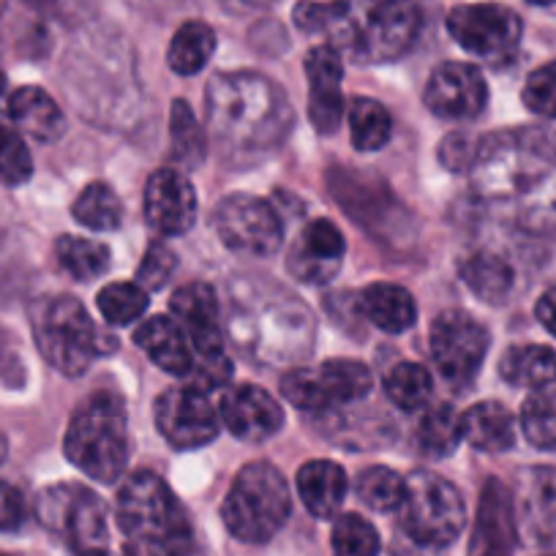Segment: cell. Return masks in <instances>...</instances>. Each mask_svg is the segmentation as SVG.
<instances>
[{
    "label": "cell",
    "mask_w": 556,
    "mask_h": 556,
    "mask_svg": "<svg viewBox=\"0 0 556 556\" xmlns=\"http://www.w3.org/2000/svg\"><path fill=\"white\" fill-rule=\"evenodd\" d=\"M472 189L491 211L518 229H556V146L538 128L500 131L480 139L469 162Z\"/></svg>",
    "instance_id": "1"
},
{
    "label": "cell",
    "mask_w": 556,
    "mask_h": 556,
    "mask_svg": "<svg viewBox=\"0 0 556 556\" xmlns=\"http://www.w3.org/2000/svg\"><path fill=\"white\" fill-rule=\"evenodd\" d=\"M207 121L222 146L267 151L290 128L285 93L260 74H218L207 85Z\"/></svg>",
    "instance_id": "2"
},
{
    "label": "cell",
    "mask_w": 556,
    "mask_h": 556,
    "mask_svg": "<svg viewBox=\"0 0 556 556\" xmlns=\"http://www.w3.org/2000/svg\"><path fill=\"white\" fill-rule=\"evenodd\" d=\"M117 523L148 556H197L194 527L167 483L153 472H137L117 494Z\"/></svg>",
    "instance_id": "3"
},
{
    "label": "cell",
    "mask_w": 556,
    "mask_h": 556,
    "mask_svg": "<svg viewBox=\"0 0 556 556\" xmlns=\"http://www.w3.org/2000/svg\"><path fill=\"white\" fill-rule=\"evenodd\" d=\"M420 30L412 0H350L346 14L330 30V45L357 63H390L404 55Z\"/></svg>",
    "instance_id": "4"
},
{
    "label": "cell",
    "mask_w": 556,
    "mask_h": 556,
    "mask_svg": "<svg viewBox=\"0 0 556 556\" xmlns=\"http://www.w3.org/2000/svg\"><path fill=\"white\" fill-rule=\"evenodd\" d=\"M66 458L99 483H115L126 472L131 440L123 401L115 393H93L74 412L66 431Z\"/></svg>",
    "instance_id": "5"
},
{
    "label": "cell",
    "mask_w": 556,
    "mask_h": 556,
    "mask_svg": "<svg viewBox=\"0 0 556 556\" xmlns=\"http://www.w3.org/2000/svg\"><path fill=\"white\" fill-rule=\"evenodd\" d=\"M290 510V485L281 469L267 462H254L240 469L222 505L224 523L243 543H267L285 527Z\"/></svg>",
    "instance_id": "6"
},
{
    "label": "cell",
    "mask_w": 556,
    "mask_h": 556,
    "mask_svg": "<svg viewBox=\"0 0 556 556\" xmlns=\"http://www.w3.org/2000/svg\"><path fill=\"white\" fill-rule=\"evenodd\" d=\"M30 325L36 346L55 371L66 377L88 371L96 355V328L77 298H41L30 308Z\"/></svg>",
    "instance_id": "7"
},
{
    "label": "cell",
    "mask_w": 556,
    "mask_h": 556,
    "mask_svg": "<svg viewBox=\"0 0 556 556\" xmlns=\"http://www.w3.org/2000/svg\"><path fill=\"white\" fill-rule=\"evenodd\" d=\"M173 317L189 336L194 350V371H191V388L211 393L222 388L232 377V363L224 352L222 325H218V301L216 292L207 285H186L173 295Z\"/></svg>",
    "instance_id": "8"
},
{
    "label": "cell",
    "mask_w": 556,
    "mask_h": 556,
    "mask_svg": "<svg viewBox=\"0 0 556 556\" xmlns=\"http://www.w3.org/2000/svg\"><path fill=\"white\" fill-rule=\"evenodd\" d=\"M401 529L426 548H445L467 523V505L453 483L431 472H412L406 478L399 507Z\"/></svg>",
    "instance_id": "9"
},
{
    "label": "cell",
    "mask_w": 556,
    "mask_h": 556,
    "mask_svg": "<svg viewBox=\"0 0 556 556\" xmlns=\"http://www.w3.org/2000/svg\"><path fill=\"white\" fill-rule=\"evenodd\" d=\"M36 510L41 523L61 534L77 556L106 548L110 532H106L104 502L90 489L74 483L52 485L41 491Z\"/></svg>",
    "instance_id": "10"
},
{
    "label": "cell",
    "mask_w": 556,
    "mask_h": 556,
    "mask_svg": "<svg viewBox=\"0 0 556 556\" xmlns=\"http://www.w3.org/2000/svg\"><path fill=\"white\" fill-rule=\"evenodd\" d=\"M371 371L361 361L323 363L319 368H295L281 379V393L303 412H323L336 404H355L371 393Z\"/></svg>",
    "instance_id": "11"
},
{
    "label": "cell",
    "mask_w": 556,
    "mask_h": 556,
    "mask_svg": "<svg viewBox=\"0 0 556 556\" xmlns=\"http://www.w3.org/2000/svg\"><path fill=\"white\" fill-rule=\"evenodd\" d=\"M521 17L502 3H464L447 14V34L469 55L505 63L521 45Z\"/></svg>",
    "instance_id": "12"
},
{
    "label": "cell",
    "mask_w": 556,
    "mask_h": 556,
    "mask_svg": "<svg viewBox=\"0 0 556 556\" xmlns=\"http://www.w3.org/2000/svg\"><path fill=\"white\" fill-rule=\"evenodd\" d=\"M431 357L453 388L464 390L489 355V330L467 312H445L431 325Z\"/></svg>",
    "instance_id": "13"
},
{
    "label": "cell",
    "mask_w": 556,
    "mask_h": 556,
    "mask_svg": "<svg viewBox=\"0 0 556 556\" xmlns=\"http://www.w3.org/2000/svg\"><path fill=\"white\" fill-rule=\"evenodd\" d=\"M213 227L229 251L245 256H270L281 245V218L251 194H229L213 213Z\"/></svg>",
    "instance_id": "14"
},
{
    "label": "cell",
    "mask_w": 556,
    "mask_h": 556,
    "mask_svg": "<svg viewBox=\"0 0 556 556\" xmlns=\"http://www.w3.org/2000/svg\"><path fill=\"white\" fill-rule=\"evenodd\" d=\"M156 426L173 447L197 451L216 440L222 429V415L202 390L173 388L159 395Z\"/></svg>",
    "instance_id": "15"
},
{
    "label": "cell",
    "mask_w": 556,
    "mask_h": 556,
    "mask_svg": "<svg viewBox=\"0 0 556 556\" xmlns=\"http://www.w3.org/2000/svg\"><path fill=\"white\" fill-rule=\"evenodd\" d=\"M518 538L540 551H556V469H521L513 494Z\"/></svg>",
    "instance_id": "16"
},
{
    "label": "cell",
    "mask_w": 556,
    "mask_h": 556,
    "mask_svg": "<svg viewBox=\"0 0 556 556\" xmlns=\"http://www.w3.org/2000/svg\"><path fill=\"white\" fill-rule=\"evenodd\" d=\"M489 104V85L472 63H442L426 83V106L445 121H472Z\"/></svg>",
    "instance_id": "17"
},
{
    "label": "cell",
    "mask_w": 556,
    "mask_h": 556,
    "mask_svg": "<svg viewBox=\"0 0 556 556\" xmlns=\"http://www.w3.org/2000/svg\"><path fill=\"white\" fill-rule=\"evenodd\" d=\"M308 117L319 134H333L344 121V58L333 45L314 47L306 55Z\"/></svg>",
    "instance_id": "18"
},
{
    "label": "cell",
    "mask_w": 556,
    "mask_h": 556,
    "mask_svg": "<svg viewBox=\"0 0 556 556\" xmlns=\"http://www.w3.org/2000/svg\"><path fill=\"white\" fill-rule=\"evenodd\" d=\"M146 218L159 235H186L197 218V191L180 169H156L146 184Z\"/></svg>",
    "instance_id": "19"
},
{
    "label": "cell",
    "mask_w": 556,
    "mask_h": 556,
    "mask_svg": "<svg viewBox=\"0 0 556 556\" xmlns=\"http://www.w3.org/2000/svg\"><path fill=\"white\" fill-rule=\"evenodd\" d=\"M222 424L243 442H265L285 426V409L267 390L238 384L224 393L218 406Z\"/></svg>",
    "instance_id": "20"
},
{
    "label": "cell",
    "mask_w": 556,
    "mask_h": 556,
    "mask_svg": "<svg viewBox=\"0 0 556 556\" xmlns=\"http://www.w3.org/2000/svg\"><path fill=\"white\" fill-rule=\"evenodd\" d=\"M344 251L346 243L339 227L328 218H317L303 229L298 243L292 245L287 265L292 276L306 285H328L344 262Z\"/></svg>",
    "instance_id": "21"
},
{
    "label": "cell",
    "mask_w": 556,
    "mask_h": 556,
    "mask_svg": "<svg viewBox=\"0 0 556 556\" xmlns=\"http://www.w3.org/2000/svg\"><path fill=\"white\" fill-rule=\"evenodd\" d=\"M516 518H513V496L496 480H489L480 496L478 523H475L469 556H510L516 545Z\"/></svg>",
    "instance_id": "22"
},
{
    "label": "cell",
    "mask_w": 556,
    "mask_h": 556,
    "mask_svg": "<svg viewBox=\"0 0 556 556\" xmlns=\"http://www.w3.org/2000/svg\"><path fill=\"white\" fill-rule=\"evenodd\" d=\"M134 341L162 371L186 379L194 371V350L175 317H151L139 325Z\"/></svg>",
    "instance_id": "23"
},
{
    "label": "cell",
    "mask_w": 556,
    "mask_h": 556,
    "mask_svg": "<svg viewBox=\"0 0 556 556\" xmlns=\"http://www.w3.org/2000/svg\"><path fill=\"white\" fill-rule=\"evenodd\" d=\"M298 494L314 518H333L346 496V472L336 462L303 464L298 472Z\"/></svg>",
    "instance_id": "24"
},
{
    "label": "cell",
    "mask_w": 556,
    "mask_h": 556,
    "mask_svg": "<svg viewBox=\"0 0 556 556\" xmlns=\"http://www.w3.org/2000/svg\"><path fill=\"white\" fill-rule=\"evenodd\" d=\"M7 112L14 126L39 142H52L63 131V112L47 90L36 85L17 88L7 101Z\"/></svg>",
    "instance_id": "25"
},
{
    "label": "cell",
    "mask_w": 556,
    "mask_h": 556,
    "mask_svg": "<svg viewBox=\"0 0 556 556\" xmlns=\"http://www.w3.org/2000/svg\"><path fill=\"white\" fill-rule=\"evenodd\" d=\"M361 312L374 328L384 333H404L415 325L417 303L404 287L371 285L361 292Z\"/></svg>",
    "instance_id": "26"
},
{
    "label": "cell",
    "mask_w": 556,
    "mask_h": 556,
    "mask_svg": "<svg viewBox=\"0 0 556 556\" xmlns=\"http://www.w3.org/2000/svg\"><path fill=\"white\" fill-rule=\"evenodd\" d=\"M464 440L483 453H505L516 445V420L496 401H480L464 415Z\"/></svg>",
    "instance_id": "27"
},
{
    "label": "cell",
    "mask_w": 556,
    "mask_h": 556,
    "mask_svg": "<svg viewBox=\"0 0 556 556\" xmlns=\"http://www.w3.org/2000/svg\"><path fill=\"white\" fill-rule=\"evenodd\" d=\"M464 285L469 292L480 298V301L491 303H505L510 298L513 285H516V273H513L510 262L505 256L494 254V251H475L458 267Z\"/></svg>",
    "instance_id": "28"
},
{
    "label": "cell",
    "mask_w": 556,
    "mask_h": 556,
    "mask_svg": "<svg viewBox=\"0 0 556 556\" xmlns=\"http://www.w3.org/2000/svg\"><path fill=\"white\" fill-rule=\"evenodd\" d=\"M500 374L513 388H543L556 379V352L543 344L510 346L500 361Z\"/></svg>",
    "instance_id": "29"
},
{
    "label": "cell",
    "mask_w": 556,
    "mask_h": 556,
    "mask_svg": "<svg viewBox=\"0 0 556 556\" xmlns=\"http://www.w3.org/2000/svg\"><path fill=\"white\" fill-rule=\"evenodd\" d=\"M216 52V30L202 20H191L175 30L167 50V63L180 77L202 72Z\"/></svg>",
    "instance_id": "30"
},
{
    "label": "cell",
    "mask_w": 556,
    "mask_h": 556,
    "mask_svg": "<svg viewBox=\"0 0 556 556\" xmlns=\"http://www.w3.org/2000/svg\"><path fill=\"white\" fill-rule=\"evenodd\" d=\"M464 440V415H458L451 404H440L429 409L417 426V445L426 456L445 458L456 453Z\"/></svg>",
    "instance_id": "31"
},
{
    "label": "cell",
    "mask_w": 556,
    "mask_h": 556,
    "mask_svg": "<svg viewBox=\"0 0 556 556\" xmlns=\"http://www.w3.org/2000/svg\"><path fill=\"white\" fill-rule=\"evenodd\" d=\"M523 437L540 451H556V379L534 388L521 409Z\"/></svg>",
    "instance_id": "32"
},
{
    "label": "cell",
    "mask_w": 556,
    "mask_h": 556,
    "mask_svg": "<svg viewBox=\"0 0 556 556\" xmlns=\"http://www.w3.org/2000/svg\"><path fill=\"white\" fill-rule=\"evenodd\" d=\"M58 265L77 281H93L110 267V249L93 238L63 235L55 243Z\"/></svg>",
    "instance_id": "33"
},
{
    "label": "cell",
    "mask_w": 556,
    "mask_h": 556,
    "mask_svg": "<svg viewBox=\"0 0 556 556\" xmlns=\"http://www.w3.org/2000/svg\"><path fill=\"white\" fill-rule=\"evenodd\" d=\"M74 218L93 232H112L123 222V205L106 184L85 186L74 202Z\"/></svg>",
    "instance_id": "34"
},
{
    "label": "cell",
    "mask_w": 556,
    "mask_h": 556,
    "mask_svg": "<svg viewBox=\"0 0 556 556\" xmlns=\"http://www.w3.org/2000/svg\"><path fill=\"white\" fill-rule=\"evenodd\" d=\"M352 146L363 153L379 151L390 139V115L377 99H355L350 106Z\"/></svg>",
    "instance_id": "35"
},
{
    "label": "cell",
    "mask_w": 556,
    "mask_h": 556,
    "mask_svg": "<svg viewBox=\"0 0 556 556\" xmlns=\"http://www.w3.org/2000/svg\"><path fill=\"white\" fill-rule=\"evenodd\" d=\"M431 390H434L431 374L420 363H399L384 377V393L399 409H420L431 399Z\"/></svg>",
    "instance_id": "36"
},
{
    "label": "cell",
    "mask_w": 556,
    "mask_h": 556,
    "mask_svg": "<svg viewBox=\"0 0 556 556\" xmlns=\"http://www.w3.org/2000/svg\"><path fill=\"white\" fill-rule=\"evenodd\" d=\"M169 142H173V153L180 164H189L197 167L202 164L207 153L205 131L197 123V115L191 112V106L184 99H178L169 112Z\"/></svg>",
    "instance_id": "37"
},
{
    "label": "cell",
    "mask_w": 556,
    "mask_h": 556,
    "mask_svg": "<svg viewBox=\"0 0 556 556\" xmlns=\"http://www.w3.org/2000/svg\"><path fill=\"white\" fill-rule=\"evenodd\" d=\"M406 480L388 467H368L357 475V500L377 513L399 510L404 500Z\"/></svg>",
    "instance_id": "38"
},
{
    "label": "cell",
    "mask_w": 556,
    "mask_h": 556,
    "mask_svg": "<svg viewBox=\"0 0 556 556\" xmlns=\"http://www.w3.org/2000/svg\"><path fill=\"white\" fill-rule=\"evenodd\" d=\"M330 545H333V556H379L382 540L371 521L357 513H344L336 518Z\"/></svg>",
    "instance_id": "39"
},
{
    "label": "cell",
    "mask_w": 556,
    "mask_h": 556,
    "mask_svg": "<svg viewBox=\"0 0 556 556\" xmlns=\"http://www.w3.org/2000/svg\"><path fill=\"white\" fill-rule=\"evenodd\" d=\"M148 292L139 285H126V281H115L106 285L99 292V312L110 325H131L137 323L142 314L148 312Z\"/></svg>",
    "instance_id": "40"
},
{
    "label": "cell",
    "mask_w": 556,
    "mask_h": 556,
    "mask_svg": "<svg viewBox=\"0 0 556 556\" xmlns=\"http://www.w3.org/2000/svg\"><path fill=\"white\" fill-rule=\"evenodd\" d=\"M30 175H34V159L25 139L12 128H0V184L20 186Z\"/></svg>",
    "instance_id": "41"
},
{
    "label": "cell",
    "mask_w": 556,
    "mask_h": 556,
    "mask_svg": "<svg viewBox=\"0 0 556 556\" xmlns=\"http://www.w3.org/2000/svg\"><path fill=\"white\" fill-rule=\"evenodd\" d=\"M523 104L540 117L556 121V61L534 68L523 83Z\"/></svg>",
    "instance_id": "42"
},
{
    "label": "cell",
    "mask_w": 556,
    "mask_h": 556,
    "mask_svg": "<svg viewBox=\"0 0 556 556\" xmlns=\"http://www.w3.org/2000/svg\"><path fill=\"white\" fill-rule=\"evenodd\" d=\"M346 3L350 0H303L295 9L298 28L308 30V34H319V30L330 34L346 14Z\"/></svg>",
    "instance_id": "43"
},
{
    "label": "cell",
    "mask_w": 556,
    "mask_h": 556,
    "mask_svg": "<svg viewBox=\"0 0 556 556\" xmlns=\"http://www.w3.org/2000/svg\"><path fill=\"white\" fill-rule=\"evenodd\" d=\"M175 265H178V260L169 251V245H164L162 240H153L146 251V260H142L137 270V285L146 292L162 290L167 285V278L175 273Z\"/></svg>",
    "instance_id": "44"
},
{
    "label": "cell",
    "mask_w": 556,
    "mask_h": 556,
    "mask_svg": "<svg viewBox=\"0 0 556 556\" xmlns=\"http://www.w3.org/2000/svg\"><path fill=\"white\" fill-rule=\"evenodd\" d=\"M25 496L12 483L0 480V532H14L25 523Z\"/></svg>",
    "instance_id": "45"
},
{
    "label": "cell",
    "mask_w": 556,
    "mask_h": 556,
    "mask_svg": "<svg viewBox=\"0 0 556 556\" xmlns=\"http://www.w3.org/2000/svg\"><path fill=\"white\" fill-rule=\"evenodd\" d=\"M475 148H478V142H469L464 134H453V137H447L445 142H442V162H445V167L451 169H462V167H469V162H472L475 156Z\"/></svg>",
    "instance_id": "46"
},
{
    "label": "cell",
    "mask_w": 556,
    "mask_h": 556,
    "mask_svg": "<svg viewBox=\"0 0 556 556\" xmlns=\"http://www.w3.org/2000/svg\"><path fill=\"white\" fill-rule=\"evenodd\" d=\"M534 312H538V319L543 323V328L556 339V287H551V290H545L543 295H540Z\"/></svg>",
    "instance_id": "47"
},
{
    "label": "cell",
    "mask_w": 556,
    "mask_h": 556,
    "mask_svg": "<svg viewBox=\"0 0 556 556\" xmlns=\"http://www.w3.org/2000/svg\"><path fill=\"white\" fill-rule=\"evenodd\" d=\"M7 453H9V442H7V437L0 434V464L7 462Z\"/></svg>",
    "instance_id": "48"
},
{
    "label": "cell",
    "mask_w": 556,
    "mask_h": 556,
    "mask_svg": "<svg viewBox=\"0 0 556 556\" xmlns=\"http://www.w3.org/2000/svg\"><path fill=\"white\" fill-rule=\"evenodd\" d=\"M83 556H115V554H112L110 548H99V551H88V554H83Z\"/></svg>",
    "instance_id": "49"
},
{
    "label": "cell",
    "mask_w": 556,
    "mask_h": 556,
    "mask_svg": "<svg viewBox=\"0 0 556 556\" xmlns=\"http://www.w3.org/2000/svg\"><path fill=\"white\" fill-rule=\"evenodd\" d=\"M529 3H534V7H551L556 0H529Z\"/></svg>",
    "instance_id": "50"
},
{
    "label": "cell",
    "mask_w": 556,
    "mask_h": 556,
    "mask_svg": "<svg viewBox=\"0 0 556 556\" xmlns=\"http://www.w3.org/2000/svg\"><path fill=\"white\" fill-rule=\"evenodd\" d=\"M0 556H7V554H0Z\"/></svg>",
    "instance_id": "51"
}]
</instances>
